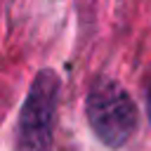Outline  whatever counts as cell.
Here are the masks:
<instances>
[{
	"label": "cell",
	"instance_id": "obj_1",
	"mask_svg": "<svg viewBox=\"0 0 151 151\" xmlns=\"http://www.w3.org/2000/svg\"><path fill=\"white\" fill-rule=\"evenodd\" d=\"M85 113L92 132L109 149L125 146L137 130V106L125 87L111 78L92 83L85 99Z\"/></svg>",
	"mask_w": 151,
	"mask_h": 151
},
{
	"label": "cell",
	"instance_id": "obj_2",
	"mask_svg": "<svg viewBox=\"0 0 151 151\" xmlns=\"http://www.w3.org/2000/svg\"><path fill=\"white\" fill-rule=\"evenodd\" d=\"M59 99V78L52 68H42L24 99L14 151H52V132H54V113Z\"/></svg>",
	"mask_w": 151,
	"mask_h": 151
},
{
	"label": "cell",
	"instance_id": "obj_3",
	"mask_svg": "<svg viewBox=\"0 0 151 151\" xmlns=\"http://www.w3.org/2000/svg\"><path fill=\"white\" fill-rule=\"evenodd\" d=\"M146 106H149V120H151V87H149V97H146Z\"/></svg>",
	"mask_w": 151,
	"mask_h": 151
}]
</instances>
